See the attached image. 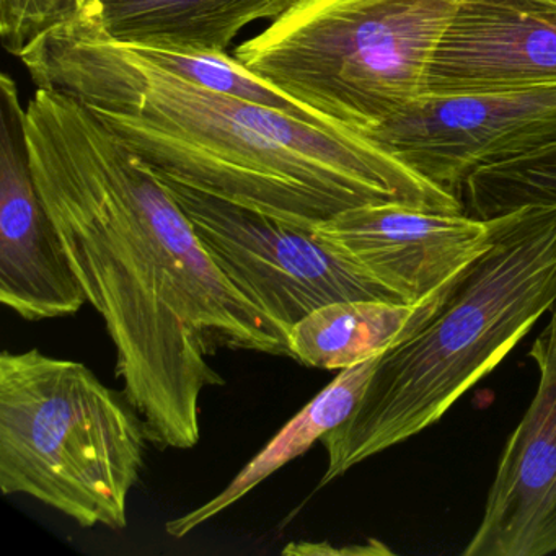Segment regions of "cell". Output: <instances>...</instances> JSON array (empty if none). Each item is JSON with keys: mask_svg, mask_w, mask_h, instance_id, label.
I'll return each mask as SVG.
<instances>
[{"mask_svg": "<svg viewBox=\"0 0 556 556\" xmlns=\"http://www.w3.org/2000/svg\"><path fill=\"white\" fill-rule=\"evenodd\" d=\"M447 289L415 305L383 301L324 305L289 330V353L298 363L317 369L356 366L409 337L431 315Z\"/></svg>", "mask_w": 556, "mask_h": 556, "instance_id": "cell-13", "label": "cell"}, {"mask_svg": "<svg viewBox=\"0 0 556 556\" xmlns=\"http://www.w3.org/2000/svg\"><path fill=\"white\" fill-rule=\"evenodd\" d=\"M148 432L125 395L86 364L40 350L0 356V490L27 494L80 527L128 526Z\"/></svg>", "mask_w": 556, "mask_h": 556, "instance_id": "cell-4", "label": "cell"}, {"mask_svg": "<svg viewBox=\"0 0 556 556\" xmlns=\"http://www.w3.org/2000/svg\"><path fill=\"white\" fill-rule=\"evenodd\" d=\"M41 201L116 351L123 395L161 448L200 442L220 350L289 356L288 331L216 265L164 181L74 97L37 87L25 106Z\"/></svg>", "mask_w": 556, "mask_h": 556, "instance_id": "cell-1", "label": "cell"}, {"mask_svg": "<svg viewBox=\"0 0 556 556\" xmlns=\"http://www.w3.org/2000/svg\"><path fill=\"white\" fill-rule=\"evenodd\" d=\"M556 86L555 0H458L426 74L425 93Z\"/></svg>", "mask_w": 556, "mask_h": 556, "instance_id": "cell-11", "label": "cell"}, {"mask_svg": "<svg viewBox=\"0 0 556 556\" xmlns=\"http://www.w3.org/2000/svg\"><path fill=\"white\" fill-rule=\"evenodd\" d=\"M100 0H0V40L21 58L48 35L97 21Z\"/></svg>", "mask_w": 556, "mask_h": 556, "instance_id": "cell-17", "label": "cell"}, {"mask_svg": "<svg viewBox=\"0 0 556 556\" xmlns=\"http://www.w3.org/2000/svg\"><path fill=\"white\" fill-rule=\"evenodd\" d=\"M299 0H100L93 24L116 43L226 51L253 22H275Z\"/></svg>", "mask_w": 556, "mask_h": 556, "instance_id": "cell-12", "label": "cell"}, {"mask_svg": "<svg viewBox=\"0 0 556 556\" xmlns=\"http://www.w3.org/2000/svg\"><path fill=\"white\" fill-rule=\"evenodd\" d=\"M161 178L224 275L286 331L344 301L400 302L314 229Z\"/></svg>", "mask_w": 556, "mask_h": 556, "instance_id": "cell-6", "label": "cell"}, {"mask_svg": "<svg viewBox=\"0 0 556 556\" xmlns=\"http://www.w3.org/2000/svg\"><path fill=\"white\" fill-rule=\"evenodd\" d=\"M486 249L428 318L380 354L346 421L321 438L318 486L438 422L491 372L556 302V206L490 219Z\"/></svg>", "mask_w": 556, "mask_h": 556, "instance_id": "cell-3", "label": "cell"}, {"mask_svg": "<svg viewBox=\"0 0 556 556\" xmlns=\"http://www.w3.org/2000/svg\"><path fill=\"white\" fill-rule=\"evenodd\" d=\"M17 84L0 79V301L27 321L76 315L87 302L28 159Z\"/></svg>", "mask_w": 556, "mask_h": 556, "instance_id": "cell-9", "label": "cell"}, {"mask_svg": "<svg viewBox=\"0 0 556 556\" xmlns=\"http://www.w3.org/2000/svg\"><path fill=\"white\" fill-rule=\"evenodd\" d=\"M379 357H370L356 366L341 369L340 374L308 402L281 431L240 470L226 490L197 509L175 517L165 523L168 535L180 536L197 530L217 514L233 506L253 488L281 470L294 458L302 457L317 441H321L331 429L346 421L356 403L363 396L367 382L376 369Z\"/></svg>", "mask_w": 556, "mask_h": 556, "instance_id": "cell-14", "label": "cell"}, {"mask_svg": "<svg viewBox=\"0 0 556 556\" xmlns=\"http://www.w3.org/2000/svg\"><path fill=\"white\" fill-rule=\"evenodd\" d=\"M470 216L490 220L523 207L556 206V142L475 172L465 184Z\"/></svg>", "mask_w": 556, "mask_h": 556, "instance_id": "cell-16", "label": "cell"}, {"mask_svg": "<svg viewBox=\"0 0 556 556\" xmlns=\"http://www.w3.org/2000/svg\"><path fill=\"white\" fill-rule=\"evenodd\" d=\"M390 555V549L387 548L383 543L374 542L367 543V545H353L344 546V548H333L330 543H289L282 555H295V556H331V555Z\"/></svg>", "mask_w": 556, "mask_h": 556, "instance_id": "cell-18", "label": "cell"}, {"mask_svg": "<svg viewBox=\"0 0 556 556\" xmlns=\"http://www.w3.org/2000/svg\"><path fill=\"white\" fill-rule=\"evenodd\" d=\"M18 60L35 86L79 100L157 177L292 226L390 201L465 213L369 139L188 83L93 22L48 35Z\"/></svg>", "mask_w": 556, "mask_h": 556, "instance_id": "cell-2", "label": "cell"}, {"mask_svg": "<svg viewBox=\"0 0 556 556\" xmlns=\"http://www.w3.org/2000/svg\"><path fill=\"white\" fill-rule=\"evenodd\" d=\"M530 357L539 367V386L504 447L465 556L556 552V302Z\"/></svg>", "mask_w": 556, "mask_h": 556, "instance_id": "cell-10", "label": "cell"}, {"mask_svg": "<svg viewBox=\"0 0 556 556\" xmlns=\"http://www.w3.org/2000/svg\"><path fill=\"white\" fill-rule=\"evenodd\" d=\"M458 0H299L236 58L361 138L425 93Z\"/></svg>", "mask_w": 556, "mask_h": 556, "instance_id": "cell-5", "label": "cell"}, {"mask_svg": "<svg viewBox=\"0 0 556 556\" xmlns=\"http://www.w3.org/2000/svg\"><path fill=\"white\" fill-rule=\"evenodd\" d=\"M314 230L409 305L441 294L491 239L490 220L395 201L351 207Z\"/></svg>", "mask_w": 556, "mask_h": 556, "instance_id": "cell-8", "label": "cell"}, {"mask_svg": "<svg viewBox=\"0 0 556 556\" xmlns=\"http://www.w3.org/2000/svg\"><path fill=\"white\" fill-rule=\"evenodd\" d=\"M367 139L460 200L475 172L556 142V86L464 96L422 93Z\"/></svg>", "mask_w": 556, "mask_h": 556, "instance_id": "cell-7", "label": "cell"}, {"mask_svg": "<svg viewBox=\"0 0 556 556\" xmlns=\"http://www.w3.org/2000/svg\"><path fill=\"white\" fill-rule=\"evenodd\" d=\"M555 2H556V0H555Z\"/></svg>", "mask_w": 556, "mask_h": 556, "instance_id": "cell-19", "label": "cell"}, {"mask_svg": "<svg viewBox=\"0 0 556 556\" xmlns=\"http://www.w3.org/2000/svg\"><path fill=\"white\" fill-rule=\"evenodd\" d=\"M122 45V43H119ZM128 47L136 56L188 83L198 84L213 92L224 93L233 99L247 100L289 113L307 122L334 125L324 116L295 102L262 77L256 76L236 56L226 51L184 50L167 47ZM338 126V125H334ZM341 128V126H340ZM344 129V128H343Z\"/></svg>", "mask_w": 556, "mask_h": 556, "instance_id": "cell-15", "label": "cell"}]
</instances>
